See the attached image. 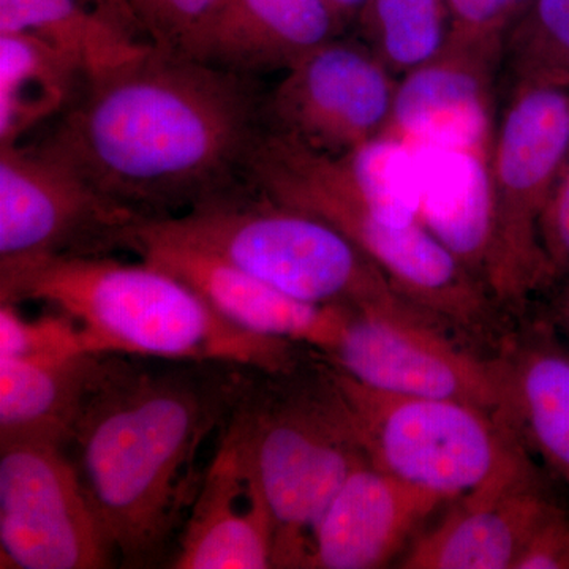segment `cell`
<instances>
[{"instance_id": "1", "label": "cell", "mask_w": 569, "mask_h": 569, "mask_svg": "<svg viewBox=\"0 0 569 569\" xmlns=\"http://www.w3.org/2000/svg\"><path fill=\"white\" fill-rule=\"evenodd\" d=\"M254 78L152 47L86 82L43 142L141 220L247 187L263 132Z\"/></svg>"}, {"instance_id": "2", "label": "cell", "mask_w": 569, "mask_h": 569, "mask_svg": "<svg viewBox=\"0 0 569 569\" xmlns=\"http://www.w3.org/2000/svg\"><path fill=\"white\" fill-rule=\"evenodd\" d=\"M254 372L104 353L63 449L122 567L170 561L203 478L198 455L233 417Z\"/></svg>"}, {"instance_id": "3", "label": "cell", "mask_w": 569, "mask_h": 569, "mask_svg": "<svg viewBox=\"0 0 569 569\" xmlns=\"http://www.w3.org/2000/svg\"><path fill=\"white\" fill-rule=\"evenodd\" d=\"M24 301L70 317L92 353L230 362L277 373L293 370L313 351L246 331L164 269L144 260L123 263L108 253L0 266V302Z\"/></svg>"}, {"instance_id": "4", "label": "cell", "mask_w": 569, "mask_h": 569, "mask_svg": "<svg viewBox=\"0 0 569 569\" xmlns=\"http://www.w3.org/2000/svg\"><path fill=\"white\" fill-rule=\"evenodd\" d=\"M247 186L276 203L340 231L400 295L452 329L496 339V299L421 222H388L356 186L342 156H328L263 129L247 168Z\"/></svg>"}, {"instance_id": "5", "label": "cell", "mask_w": 569, "mask_h": 569, "mask_svg": "<svg viewBox=\"0 0 569 569\" xmlns=\"http://www.w3.org/2000/svg\"><path fill=\"white\" fill-rule=\"evenodd\" d=\"M133 228L211 253L299 301L441 323L335 227L250 187Z\"/></svg>"}, {"instance_id": "6", "label": "cell", "mask_w": 569, "mask_h": 569, "mask_svg": "<svg viewBox=\"0 0 569 569\" xmlns=\"http://www.w3.org/2000/svg\"><path fill=\"white\" fill-rule=\"evenodd\" d=\"M318 351L287 372H254L231 422L241 433L276 526L274 568H305L313 527L351 471L369 462Z\"/></svg>"}, {"instance_id": "7", "label": "cell", "mask_w": 569, "mask_h": 569, "mask_svg": "<svg viewBox=\"0 0 569 569\" xmlns=\"http://www.w3.org/2000/svg\"><path fill=\"white\" fill-rule=\"evenodd\" d=\"M335 376L370 466L408 485L452 501L533 463L493 411L381 391L336 367Z\"/></svg>"}, {"instance_id": "8", "label": "cell", "mask_w": 569, "mask_h": 569, "mask_svg": "<svg viewBox=\"0 0 569 569\" xmlns=\"http://www.w3.org/2000/svg\"><path fill=\"white\" fill-rule=\"evenodd\" d=\"M493 133V236L486 287L498 306L520 310L552 283L539 223L569 157V86L512 82Z\"/></svg>"}, {"instance_id": "9", "label": "cell", "mask_w": 569, "mask_h": 569, "mask_svg": "<svg viewBox=\"0 0 569 569\" xmlns=\"http://www.w3.org/2000/svg\"><path fill=\"white\" fill-rule=\"evenodd\" d=\"M2 568H111L114 550L66 449L0 441Z\"/></svg>"}, {"instance_id": "10", "label": "cell", "mask_w": 569, "mask_h": 569, "mask_svg": "<svg viewBox=\"0 0 569 569\" xmlns=\"http://www.w3.org/2000/svg\"><path fill=\"white\" fill-rule=\"evenodd\" d=\"M138 220L47 146H0V266L108 253Z\"/></svg>"}, {"instance_id": "11", "label": "cell", "mask_w": 569, "mask_h": 569, "mask_svg": "<svg viewBox=\"0 0 569 569\" xmlns=\"http://www.w3.org/2000/svg\"><path fill=\"white\" fill-rule=\"evenodd\" d=\"M283 73L264 93V129L328 156L387 133L397 78L365 41L337 37Z\"/></svg>"}, {"instance_id": "12", "label": "cell", "mask_w": 569, "mask_h": 569, "mask_svg": "<svg viewBox=\"0 0 569 569\" xmlns=\"http://www.w3.org/2000/svg\"><path fill=\"white\" fill-rule=\"evenodd\" d=\"M321 356L381 391L460 400L497 415L503 406L497 356L482 359L455 346L447 328L432 321L350 310L335 346Z\"/></svg>"}, {"instance_id": "13", "label": "cell", "mask_w": 569, "mask_h": 569, "mask_svg": "<svg viewBox=\"0 0 569 569\" xmlns=\"http://www.w3.org/2000/svg\"><path fill=\"white\" fill-rule=\"evenodd\" d=\"M503 44L452 36L447 50L397 80L388 137L410 148H492Z\"/></svg>"}, {"instance_id": "14", "label": "cell", "mask_w": 569, "mask_h": 569, "mask_svg": "<svg viewBox=\"0 0 569 569\" xmlns=\"http://www.w3.org/2000/svg\"><path fill=\"white\" fill-rule=\"evenodd\" d=\"M276 526L241 433L227 422L192 507L187 512L173 569L274 568Z\"/></svg>"}, {"instance_id": "15", "label": "cell", "mask_w": 569, "mask_h": 569, "mask_svg": "<svg viewBox=\"0 0 569 569\" xmlns=\"http://www.w3.org/2000/svg\"><path fill=\"white\" fill-rule=\"evenodd\" d=\"M560 505L537 466L451 501L399 560L403 569H515L531 535Z\"/></svg>"}, {"instance_id": "16", "label": "cell", "mask_w": 569, "mask_h": 569, "mask_svg": "<svg viewBox=\"0 0 569 569\" xmlns=\"http://www.w3.org/2000/svg\"><path fill=\"white\" fill-rule=\"evenodd\" d=\"M119 249L132 250L178 277L239 328L301 343L321 355L335 346L353 310L299 301L211 253L141 233L133 223L123 231Z\"/></svg>"}, {"instance_id": "17", "label": "cell", "mask_w": 569, "mask_h": 569, "mask_svg": "<svg viewBox=\"0 0 569 569\" xmlns=\"http://www.w3.org/2000/svg\"><path fill=\"white\" fill-rule=\"evenodd\" d=\"M448 503V498L362 463L313 527L305 568L389 567L402 559L426 530L427 520Z\"/></svg>"}, {"instance_id": "18", "label": "cell", "mask_w": 569, "mask_h": 569, "mask_svg": "<svg viewBox=\"0 0 569 569\" xmlns=\"http://www.w3.org/2000/svg\"><path fill=\"white\" fill-rule=\"evenodd\" d=\"M347 24L329 0H224L187 56L254 78L287 71Z\"/></svg>"}, {"instance_id": "19", "label": "cell", "mask_w": 569, "mask_h": 569, "mask_svg": "<svg viewBox=\"0 0 569 569\" xmlns=\"http://www.w3.org/2000/svg\"><path fill=\"white\" fill-rule=\"evenodd\" d=\"M413 151L418 163L419 222L486 287L496 217L492 148Z\"/></svg>"}, {"instance_id": "20", "label": "cell", "mask_w": 569, "mask_h": 569, "mask_svg": "<svg viewBox=\"0 0 569 569\" xmlns=\"http://www.w3.org/2000/svg\"><path fill=\"white\" fill-rule=\"evenodd\" d=\"M500 417L569 488V348L549 332L505 339Z\"/></svg>"}, {"instance_id": "21", "label": "cell", "mask_w": 569, "mask_h": 569, "mask_svg": "<svg viewBox=\"0 0 569 569\" xmlns=\"http://www.w3.org/2000/svg\"><path fill=\"white\" fill-rule=\"evenodd\" d=\"M104 353L0 358V441L66 447Z\"/></svg>"}, {"instance_id": "22", "label": "cell", "mask_w": 569, "mask_h": 569, "mask_svg": "<svg viewBox=\"0 0 569 569\" xmlns=\"http://www.w3.org/2000/svg\"><path fill=\"white\" fill-rule=\"evenodd\" d=\"M28 33L50 44L81 74L97 80L152 47L82 0H0V33Z\"/></svg>"}, {"instance_id": "23", "label": "cell", "mask_w": 569, "mask_h": 569, "mask_svg": "<svg viewBox=\"0 0 569 569\" xmlns=\"http://www.w3.org/2000/svg\"><path fill=\"white\" fill-rule=\"evenodd\" d=\"M78 80L69 59L28 33H0V146L26 133L69 102Z\"/></svg>"}, {"instance_id": "24", "label": "cell", "mask_w": 569, "mask_h": 569, "mask_svg": "<svg viewBox=\"0 0 569 569\" xmlns=\"http://www.w3.org/2000/svg\"><path fill=\"white\" fill-rule=\"evenodd\" d=\"M358 20L365 43L397 80L440 56L455 36L447 0H367Z\"/></svg>"}, {"instance_id": "25", "label": "cell", "mask_w": 569, "mask_h": 569, "mask_svg": "<svg viewBox=\"0 0 569 569\" xmlns=\"http://www.w3.org/2000/svg\"><path fill=\"white\" fill-rule=\"evenodd\" d=\"M342 157L356 186L388 222H419L417 153L410 146L381 134Z\"/></svg>"}, {"instance_id": "26", "label": "cell", "mask_w": 569, "mask_h": 569, "mask_svg": "<svg viewBox=\"0 0 569 569\" xmlns=\"http://www.w3.org/2000/svg\"><path fill=\"white\" fill-rule=\"evenodd\" d=\"M509 84L569 80V0H530L505 37Z\"/></svg>"}, {"instance_id": "27", "label": "cell", "mask_w": 569, "mask_h": 569, "mask_svg": "<svg viewBox=\"0 0 569 569\" xmlns=\"http://www.w3.org/2000/svg\"><path fill=\"white\" fill-rule=\"evenodd\" d=\"M89 351L80 326L66 313L28 320L17 306L0 302V358H61Z\"/></svg>"}, {"instance_id": "28", "label": "cell", "mask_w": 569, "mask_h": 569, "mask_svg": "<svg viewBox=\"0 0 569 569\" xmlns=\"http://www.w3.org/2000/svg\"><path fill=\"white\" fill-rule=\"evenodd\" d=\"M224 0H130L142 36L159 50L187 56Z\"/></svg>"}, {"instance_id": "29", "label": "cell", "mask_w": 569, "mask_h": 569, "mask_svg": "<svg viewBox=\"0 0 569 569\" xmlns=\"http://www.w3.org/2000/svg\"><path fill=\"white\" fill-rule=\"evenodd\" d=\"M530 0H447L455 37L505 44V37Z\"/></svg>"}, {"instance_id": "30", "label": "cell", "mask_w": 569, "mask_h": 569, "mask_svg": "<svg viewBox=\"0 0 569 569\" xmlns=\"http://www.w3.org/2000/svg\"><path fill=\"white\" fill-rule=\"evenodd\" d=\"M552 280L569 276V157L539 223Z\"/></svg>"}, {"instance_id": "31", "label": "cell", "mask_w": 569, "mask_h": 569, "mask_svg": "<svg viewBox=\"0 0 569 569\" xmlns=\"http://www.w3.org/2000/svg\"><path fill=\"white\" fill-rule=\"evenodd\" d=\"M515 569H569V515L563 508L531 535Z\"/></svg>"}, {"instance_id": "32", "label": "cell", "mask_w": 569, "mask_h": 569, "mask_svg": "<svg viewBox=\"0 0 569 569\" xmlns=\"http://www.w3.org/2000/svg\"><path fill=\"white\" fill-rule=\"evenodd\" d=\"M82 2L96 10L97 13L103 14L108 20L118 22L127 31L142 36L130 0H82Z\"/></svg>"}, {"instance_id": "33", "label": "cell", "mask_w": 569, "mask_h": 569, "mask_svg": "<svg viewBox=\"0 0 569 569\" xmlns=\"http://www.w3.org/2000/svg\"><path fill=\"white\" fill-rule=\"evenodd\" d=\"M347 22L358 20L359 13L365 9L367 0H329Z\"/></svg>"}, {"instance_id": "34", "label": "cell", "mask_w": 569, "mask_h": 569, "mask_svg": "<svg viewBox=\"0 0 569 569\" xmlns=\"http://www.w3.org/2000/svg\"><path fill=\"white\" fill-rule=\"evenodd\" d=\"M560 320L569 337V287L567 288V291H565L563 299H561Z\"/></svg>"}, {"instance_id": "35", "label": "cell", "mask_w": 569, "mask_h": 569, "mask_svg": "<svg viewBox=\"0 0 569 569\" xmlns=\"http://www.w3.org/2000/svg\"><path fill=\"white\" fill-rule=\"evenodd\" d=\"M563 84H568L569 86V80L567 82H563Z\"/></svg>"}]
</instances>
